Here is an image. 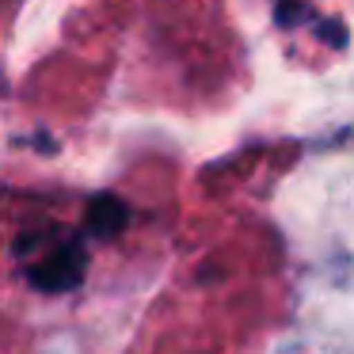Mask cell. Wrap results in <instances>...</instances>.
I'll list each match as a JSON object with an SVG mask.
<instances>
[{"mask_svg": "<svg viewBox=\"0 0 354 354\" xmlns=\"http://www.w3.org/2000/svg\"><path fill=\"white\" fill-rule=\"evenodd\" d=\"M84 270H88V252L80 240H62L54 244L39 263L27 267V282L42 293H69L84 282Z\"/></svg>", "mask_w": 354, "mask_h": 354, "instance_id": "obj_1", "label": "cell"}, {"mask_svg": "<svg viewBox=\"0 0 354 354\" xmlns=\"http://www.w3.org/2000/svg\"><path fill=\"white\" fill-rule=\"evenodd\" d=\"M126 221H130V209H126V202L115 198V194H100V198L88 202L84 225H88V232H92V236L111 240V236H118V232L126 229Z\"/></svg>", "mask_w": 354, "mask_h": 354, "instance_id": "obj_2", "label": "cell"}]
</instances>
